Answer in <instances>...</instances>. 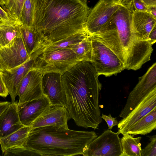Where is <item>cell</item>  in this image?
Segmentation results:
<instances>
[{
  "mask_svg": "<svg viewBox=\"0 0 156 156\" xmlns=\"http://www.w3.org/2000/svg\"><path fill=\"white\" fill-rule=\"evenodd\" d=\"M90 62H80L62 75L65 107L78 126L98 129L102 121L99 106L102 85Z\"/></svg>",
  "mask_w": 156,
  "mask_h": 156,
  "instance_id": "6da1fadb",
  "label": "cell"
},
{
  "mask_svg": "<svg viewBox=\"0 0 156 156\" xmlns=\"http://www.w3.org/2000/svg\"><path fill=\"white\" fill-rule=\"evenodd\" d=\"M33 26L49 44L85 30L90 9L81 0H33Z\"/></svg>",
  "mask_w": 156,
  "mask_h": 156,
  "instance_id": "7a4b0ae2",
  "label": "cell"
},
{
  "mask_svg": "<svg viewBox=\"0 0 156 156\" xmlns=\"http://www.w3.org/2000/svg\"><path fill=\"white\" fill-rule=\"evenodd\" d=\"M97 136L94 131L71 130L68 125L46 126L31 129L24 146L41 156L82 155Z\"/></svg>",
  "mask_w": 156,
  "mask_h": 156,
  "instance_id": "3957f363",
  "label": "cell"
},
{
  "mask_svg": "<svg viewBox=\"0 0 156 156\" xmlns=\"http://www.w3.org/2000/svg\"><path fill=\"white\" fill-rule=\"evenodd\" d=\"M134 10L132 0H122L120 8L112 17L124 51L125 66L128 68L134 65L140 51V44L134 40L131 29L132 17Z\"/></svg>",
  "mask_w": 156,
  "mask_h": 156,
  "instance_id": "277c9868",
  "label": "cell"
},
{
  "mask_svg": "<svg viewBox=\"0 0 156 156\" xmlns=\"http://www.w3.org/2000/svg\"><path fill=\"white\" fill-rule=\"evenodd\" d=\"M90 34L92 48L90 62L98 75L110 76L124 70L125 65L116 54L95 35Z\"/></svg>",
  "mask_w": 156,
  "mask_h": 156,
  "instance_id": "5b68a950",
  "label": "cell"
},
{
  "mask_svg": "<svg viewBox=\"0 0 156 156\" xmlns=\"http://www.w3.org/2000/svg\"><path fill=\"white\" fill-rule=\"evenodd\" d=\"M33 67L43 73L55 72L62 74L80 62L70 48L44 51L34 58Z\"/></svg>",
  "mask_w": 156,
  "mask_h": 156,
  "instance_id": "8992f818",
  "label": "cell"
},
{
  "mask_svg": "<svg viewBox=\"0 0 156 156\" xmlns=\"http://www.w3.org/2000/svg\"><path fill=\"white\" fill-rule=\"evenodd\" d=\"M122 0H99L90 10L86 23V30L90 34L99 32L120 8Z\"/></svg>",
  "mask_w": 156,
  "mask_h": 156,
  "instance_id": "52a82bcc",
  "label": "cell"
},
{
  "mask_svg": "<svg viewBox=\"0 0 156 156\" xmlns=\"http://www.w3.org/2000/svg\"><path fill=\"white\" fill-rule=\"evenodd\" d=\"M156 88V63L139 78V81L129 93L126 103L119 114L125 117L151 91Z\"/></svg>",
  "mask_w": 156,
  "mask_h": 156,
  "instance_id": "ba28073f",
  "label": "cell"
},
{
  "mask_svg": "<svg viewBox=\"0 0 156 156\" xmlns=\"http://www.w3.org/2000/svg\"><path fill=\"white\" fill-rule=\"evenodd\" d=\"M119 131L108 129L92 141L82 155L84 156H121L122 151Z\"/></svg>",
  "mask_w": 156,
  "mask_h": 156,
  "instance_id": "9c48e42d",
  "label": "cell"
},
{
  "mask_svg": "<svg viewBox=\"0 0 156 156\" xmlns=\"http://www.w3.org/2000/svg\"><path fill=\"white\" fill-rule=\"evenodd\" d=\"M42 74L40 70L33 67L24 77L18 89V109L24 103L38 98L43 95L41 88Z\"/></svg>",
  "mask_w": 156,
  "mask_h": 156,
  "instance_id": "30bf717a",
  "label": "cell"
},
{
  "mask_svg": "<svg viewBox=\"0 0 156 156\" xmlns=\"http://www.w3.org/2000/svg\"><path fill=\"white\" fill-rule=\"evenodd\" d=\"M30 58L21 34L12 44L0 48V68L9 70L23 64Z\"/></svg>",
  "mask_w": 156,
  "mask_h": 156,
  "instance_id": "8fae6325",
  "label": "cell"
},
{
  "mask_svg": "<svg viewBox=\"0 0 156 156\" xmlns=\"http://www.w3.org/2000/svg\"><path fill=\"white\" fill-rule=\"evenodd\" d=\"M62 74L50 72L43 73L41 88L43 94L49 99L52 105L65 107L66 96L62 82Z\"/></svg>",
  "mask_w": 156,
  "mask_h": 156,
  "instance_id": "7c38bea8",
  "label": "cell"
},
{
  "mask_svg": "<svg viewBox=\"0 0 156 156\" xmlns=\"http://www.w3.org/2000/svg\"><path fill=\"white\" fill-rule=\"evenodd\" d=\"M156 107V88L148 94L117 125L118 131L122 135L127 133L136 122Z\"/></svg>",
  "mask_w": 156,
  "mask_h": 156,
  "instance_id": "4fadbf2b",
  "label": "cell"
},
{
  "mask_svg": "<svg viewBox=\"0 0 156 156\" xmlns=\"http://www.w3.org/2000/svg\"><path fill=\"white\" fill-rule=\"evenodd\" d=\"M34 59L30 57L26 62L20 66L9 70L1 69L2 78L10 94L12 102L15 101L18 95L20 84L27 73L33 67Z\"/></svg>",
  "mask_w": 156,
  "mask_h": 156,
  "instance_id": "5bb4252c",
  "label": "cell"
},
{
  "mask_svg": "<svg viewBox=\"0 0 156 156\" xmlns=\"http://www.w3.org/2000/svg\"><path fill=\"white\" fill-rule=\"evenodd\" d=\"M65 106L51 105L44 111L30 125L32 129L49 126L67 125L70 119Z\"/></svg>",
  "mask_w": 156,
  "mask_h": 156,
  "instance_id": "9a60e30c",
  "label": "cell"
},
{
  "mask_svg": "<svg viewBox=\"0 0 156 156\" xmlns=\"http://www.w3.org/2000/svg\"><path fill=\"white\" fill-rule=\"evenodd\" d=\"M131 25L135 40L148 41L150 32L156 26V18L147 12L134 10L132 15Z\"/></svg>",
  "mask_w": 156,
  "mask_h": 156,
  "instance_id": "2e32d148",
  "label": "cell"
},
{
  "mask_svg": "<svg viewBox=\"0 0 156 156\" xmlns=\"http://www.w3.org/2000/svg\"><path fill=\"white\" fill-rule=\"evenodd\" d=\"M52 105L48 98L43 95L39 98L27 102L18 109L20 120L24 126L31 124Z\"/></svg>",
  "mask_w": 156,
  "mask_h": 156,
  "instance_id": "e0dca14e",
  "label": "cell"
},
{
  "mask_svg": "<svg viewBox=\"0 0 156 156\" xmlns=\"http://www.w3.org/2000/svg\"><path fill=\"white\" fill-rule=\"evenodd\" d=\"M24 126L20 119L17 103H11L0 116V139Z\"/></svg>",
  "mask_w": 156,
  "mask_h": 156,
  "instance_id": "ac0fdd59",
  "label": "cell"
},
{
  "mask_svg": "<svg viewBox=\"0 0 156 156\" xmlns=\"http://www.w3.org/2000/svg\"><path fill=\"white\" fill-rule=\"evenodd\" d=\"M21 33L27 51L30 57L37 50L49 44L41 34L33 26L22 25Z\"/></svg>",
  "mask_w": 156,
  "mask_h": 156,
  "instance_id": "d6986e66",
  "label": "cell"
},
{
  "mask_svg": "<svg viewBox=\"0 0 156 156\" xmlns=\"http://www.w3.org/2000/svg\"><path fill=\"white\" fill-rule=\"evenodd\" d=\"M22 25L21 21L11 18L9 21L0 23V48L12 44L14 39L21 34Z\"/></svg>",
  "mask_w": 156,
  "mask_h": 156,
  "instance_id": "ffe728a7",
  "label": "cell"
},
{
  "mask_svg": "<svg viewBox=\"0 0 156 156\" xmlns=\"http://www.w3.org/2000/svg\"><path fill=\"white\" fill-rule=\"evenodd\" d=\"M156 129V107L135 123L127 133L134 136L145 135Z\"/></svg>",
  "mask_w": 156,
  "mask_h": 156,
  "instance_id": "44dd1931",
  "label": "cell"
},
{
  "mask_svg": "<svg viewBox=\"0 0 156 156\" xmlns=\"http://www.w3.org/2000/svg\"><path fill=\"white\" fill-rule=\"evenodd\" d=\"M86 30L69 36L58 41L51 43L41 48L32 55L35 57L43 52L61 49L69 48L80 42L89 35Z\"/></svg>",
  "mask_w": 156,
  "mask_h": 156,
  "instance_id": "7402d4cb",
  "label": "cell"
},
{
  "mask_svg": "<svg viewBox=\"0 0 156 156\" xmlns=\"http://www.w3.org/2000/svg\"><path fill=\"white\" fill-rule=\"evenodd\" d=\"M31 129L30 126H25L8 136L0 139V144L2 151L24 146Z\"/></svg>",
  "mask_w": 156,
  "mask_h": 156,
  "instance_id": "603a6c76",
  "label": "cell"
},
{
  "mask_svg": "<svg viewBox=\"0 0 156 156\" xmlns=\"http://www.w3.org/2000/svg\"><path fill=\"white\" fill-rule=\"evenodd\" d=\"M120 141L122 151L121 156H141V137H134L128 133L122 134Z\"/></svg>",
  "mask_w": 156,
  "mask_h": 156,
  "instance_id": "cb8c5ba5",
  "label": "cell"
},
{
  "mask_svg": "<svg viewBox=\"0 0 156 156\" xmlns=\"http://www.w3.org/2000/svg\"><path fill=\"white\" fill-rule=\"evenodd\" d=\"M69 48L73 51L80 62H91L92 48L90 34L82 41L72 46Z\"/></svg>",
  "mask_w": 156,
  "mask_h": 156,
  "instance_id": "d4e9b609",
  "label": "cell"
},
{
  "mask_svg": "<svg viewBox=\"0 0 156 156\" xmlns=\"http://www.w3.org/2000/svg\"><path fill=\"white\" fill-rule=\"evenodd\" d=\"M34 11L33 0H25L21 14V21L23 25L33 26Z\"/></svg>",
  "mask_w": 156,
  "mask_h": 156,
  "instance_id": "484cf974",
  "label": "cell"
},
{
  "mask_svg": "<svg viewBox=\"0 0 156 156\" xmlns=\"http://www.w3.org/2000/svg\"><path fill=\"white\" fill-rule=\"evenodd\" d=\"M5 156H41V154L34 150L25 146L7 149L2 151Z\"/></svg>",
  "mask_w": 156,
  "mask_h": 156,
  "instance_id": "4316f807",
  "label": "cell"
},
{
  "mask_svg": "<svg viewBox=\"0 0 156 156\" xmlns=\"http://www.w3.org/2000/svg\"><path fill=\"white\" fill-rule=\"evenodd\" d=\"M25 0H12L10 4L4 9L10 18L21 21L22 11Z\"/></svg>",
  "mask_w": 156,
  "mask_h": 156,
  "instance_id": "83f0119b",
  "label": "cell"
},
{
  "mask_svg": "<svg viewBox=\"0 0 156 156\" xmlns=\"http://www.w3.org/2000/svg\"><path fill=\"white\" fill-rule=\"evenodd\" d=\"M147 137L150 142L142 149L141 156H156V135Z\"/></svg>",
  "mask_w": 156,
  "mask_h": 156,
  "instance_id": "f1b7e54d",
  "label": "cell"
},
{
  "mask_svg": "<svg viewBox=\"0 0 156 156\" xmlns=\"http://www.w3.org/2000/svg\"><path fill=\"white\" fill-rule=\"evenodd\" d=\"M101 118L106 122L108 126V129L110 130L114 126H117L119 123V122L116 119V118L112 117L110 113L108 115L102 114Z\"/></svg>",
  "mask_w": 156,
  "mask_h": 156,
  "instance_id": "f546056e",
  "label": "cell"
},
{
  "mask_svg": "<svg viewBox=\"0 0 156 156\" xmlns=\"http://www.w3.org/2000/svg\"><path fill=\"white\" fill-rule=\"evenodd\" d=\"M135 10L147 12L148 7L142 0H132Z\"/></svg>",
  "mask_w": 156,
  "mask_h": 156,
  "instance_id": "4dcf8cb0",
  "label": "cell"
},
{
  "mask_svg": "<svg viewBox=\"0 0 156 156\" xmlns=\"http://www.w3.org/2000/svg\"><path fill=\"white\" fill-rule=\"evenodd\" d=\"M9 94L4 82L2 71L0 68V96L5 98Z\"/></svg>",
  "mask_w": 156,
  "mask_h": 156,
  "instance_id": "1f68e13d",
  "label": "cell"
},
{
  "mask_svg": "<svg viewBox=\"0 0 156 156\" xmlns=\"http://www.w3.org/2000/svg\"><path fill=\"white\" fill-rule=\"evenodd\" d=\"M148 40L153 45L156 42V26H155L150 32L148 37Z\"/></svg>",
  "mask_w": 156,
  "mask_h": 156,
  "instance_id": "d6a6232c",
  "label": "cell"
},
{
  "mask_svg": "<svg viewBox=\"0 0 156 156\" xmlns=\"http://www.w3.org/2000/svg\"><path fill=\"white\" fill-rule=\"evenodd\" d=\"M11 18L7 12L0 6V19L2 22L9 21Z\"/></svg>",
  "mask_w": 156,
  "mask_h": 156,
  "instance_id": "836d02e7",
  "label": "cell"
},
{
  "mask_svg": "<svg viewBox=\"0 0 156 156\" xmlns=\"http://www.w3.org/2000/svg\"><path fill=\"white\" fill-rule=\"evenodd\" d=\"M10 104V102L7 101L0 102V116Z\"/></svg>",
  "mask_w": 156,
  "mask_h": 156,
  "instance_id": "e575fe53",
  "label": "cell"
},
{
  "mask_svg": "<svg viewBox=\"0 0 156 156\" xmlns=\"http://www.w3.org/2000/svg\"><path fill=\"white\" fill-rule=\"evenodd\" d=\"M148 8L156 7V0H142Z\"/></svg>",
  "mask_w": 156,
  "mask_h": 156,
  "instance_id": "d590c367",
  "label": "cell"
},
{
  "mask_svg": "<svg viewBox=\"0 0 156 156\" xmlns=\"http://www.w3.org/2000/svg\"><path fill=\"white\" fill-rule=\"evenodd\" d=\"M147 12L156 18V7L148 8Z\"/></svg>",
  "mask_w": 156,
  "mask_h": 156,
  "instance_id": "8d00e7d4",
  "label": "cell"
},
{
  "mask_svg": "<svg viewBox=\"0 0 156 156\" xmlns=\"http://www.w3.org/2000/svg\"><path fill=\"white\" fill-rule=\"evenodd\" d=\"M2 4V6L4 7L6 5L7 0H1Z\"/></svg>",
  "mask_w": 156,
  "mask_h": 156,
  "instance_id": "74e56055",
  "label": "cell"
},
{
  "mask_svg": "<svg viewBox=\"0 0 156 156\" xmlns=\"http://www.w3.org/2000/svg\"><path fill=\"white\" fill-rule=\"evenodd\" d=\"M2 2L1 0H0V5H2Z\"/></svg>",
  "mask_w": 156,
  "mask_h": 156,
  "instance_id": "f35d334b",
  "label": "cell"
},
{
  "mask_svg": "<svg viewBox=\"0 0 156 156\" xmlns=\"http://www.w3.org/2000/svg\"><path fill=\"white\" fill-rule=\"evenodd\" d=\"M81 0L83 1L84 2H87V0Z\"/></svg>",
  "mask_w": 156,
  "mask_h": 156,
  "instance_id": "ab89813d",
  "label": "cell"
},
{
  "mask_svg": "<svg viewBox=\"0 0 156 156\" xmlns=\"http://www.w3.org/2000/svg\"><path fill=\"white\" fill-rule=\"evenodd\" d=\"M2 21L0 19V23L2 22Z\"/></svg>",
  "mask_w": 156,
  "mask_h": 156,
  "instance_id": "60d3db41",
  "label": "cell"
}]
</instances>
